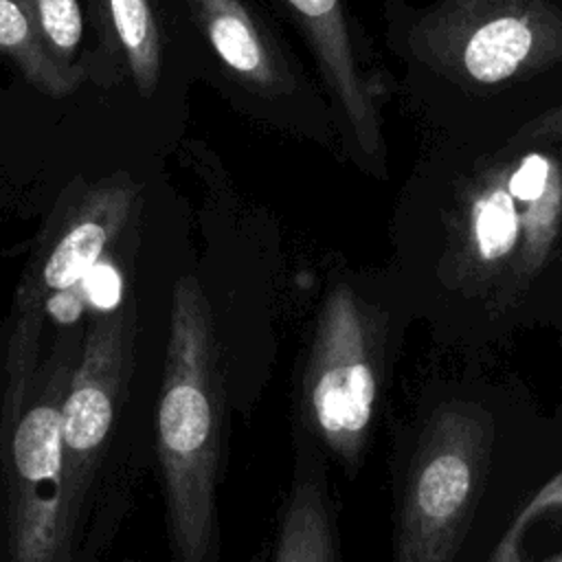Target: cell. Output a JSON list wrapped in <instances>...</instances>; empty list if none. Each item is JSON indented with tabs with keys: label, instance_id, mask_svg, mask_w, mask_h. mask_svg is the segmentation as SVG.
Wrapping results in <instances>:
<instances>
[{
	"label": "cell",
	"instance_id": "cell-14",
	"mask_svg": "<svg viewBox=\"0 0 562 562\" xmlns=\"http://www.w3.org/2000/svg\"><path fill=\"white\" fill-rule=\"evenodd\" d=\"M134 83L149 97L160 77V37L147 0H108Z\"/></svg>",
	"mask_w": 562,
	"mask_h": 562
},
{
	"label": "cell",
	"instance_id": "cell-3",
	"mask_svg": "<svg viewBox=\"0 0 562 562\" xmlns=\"http://www.w3.org/2000/svg\"><path fill=\"white\" fill-rule=\"evenodd\" d=\"M226 430V362L202 281L171 288L154 408V457L173 562H217V485Z\"/></svg>",
	"mask_w": 562,
	"mask_h": 562
},
{
	"label": "cell",
	"instance_id": "cell-4",
	"mask_svg": "<svg viewBox=\"0 0 562 562\" xmlns=\"http://www.w3.org/2000/svg\"><path fill=\"white\" fill-rule=\"evenodd\" d=\"M138 200L127 178L88 187L40 237L11 310L37 316L44 331L86 329L138 288L125 235Z\"/></svg>",
	"mask_w": 562,
	"mask_h": 562
},
{
	"label": "cell",
	"instance_id": "cell-16",
	"mask_svg": "<svg viewBox=\"0 0 562 562\" xmlns=\"http://www.w3.org/2000/svg\"><path fill=\"white\" fill-rule=\"evenodd\" d=\"M562 140V101L536 119L527 121L514 136V143H553Z\"/></svg>",
	"mask_w": 562,
	"mask_h": 562
},
{
	"label": "cell",
	"instance_id": "cell-10",
	"mask_svg": "<svg viewBox=\"0 0 562 562\" xmlns=\"http://www.w3.org/2000/svg\"><path fill=\"white\" fill-rule=\"evenodd\" d=\"M220 61L250 90L266 97L294 86L288 64L257 15L241 0H187Z\"/></svg>",
	"mask_w": 562,
	"mask_h": 562
},
{
	"label": "cell",
	"instance_id": "cell-11",
	"mask_svg": "<svg viewBox=\"0 0 562 562\" xmlns=\"http://www.w3.org/2000/svg\"><path fill=\"white\" fill-rule=\"evenodd\" d=\"M270 562H338L327 487L310 472L288 496Z\"/></svg>",
	"mask_w": 562,
	"mask_h": 562
},
{
	"label": "cell",
	"instance_id": "cell-15",
	"mask_svg": "<svg viewBox=\"0 0 562 562\" xmlns=\"http://www.w3.org/2000/svg\"><path fill=\"white\" fill-rule=\"evenodd\" d=\"M37 29L50 53L68 64L83 33V18L77 0H29Z\"/></svg>",
	"mask_w": 562,
	"mask_h": 562
},
{
	"label": "cell",
	"instance_id": "cell-12",
	"mask_svg": "<svg viewBox=\"0 0 562 562\" xmlns=\"http://www.w3.org/2000/svg\"><path fill=\"white\" fill-rule=\"evenodd\" d=\"M0 53L48 97H66L77 88V72L46 46L29 0H0Z\"/></svg>",
	"mask_w": 562,
	"mask_h": 562
},
{
	"label": "cell",
	"instance_id": "cell-7",
	"mask_svg": "<svg viewBox=\"0 0 562 562\" xmlns=\"http://www.w3.org/2000/svg\"><path fill=\"white\" fill-rule=\"evenodd\" d=\"M384 318L349 283L321 303L303 371V415L310 430L342 463L356 468L380 402Z\"/></svg>",
	"mask_w": 562,
	"mask_h": 562
},
{
	"label": "cell",
	"instance_id": "cell-6",
	"mask_svg": "<svg viewBox=\"0 0 562 562\" xmlns=\"http://www.w3.org/2000/svg\"><path fill=\"white\" fill-rule=\"evenodd\" d=\"M494 422L474 402H446L417 439L393 533V562H452L485 490Z\"/></svg>",
	"mask_w": 562,
	"mask_h": 562
},
{
	"label": "cell",
	"instance_id": "cell-9",
	"mask_svg": "<svg viewBox=\"0 0 562 562\" xmlns=\"http://www.w3.org/2000/svg\"><path fill=\"white\" fill-rule=\"evenodd\" d=\"M305 35L321 75L349 125L358 147L369 158L382 156L380 88L353 37L345 0H283Z\"/></svg>",
	"mask_w": 562,
	"mask_h": 562
},
{
	"label": "cell",
	"instance_id": "cell-2",
	"mask_svg": "<svg viewBox=\"0 0 562 562\" xmlns=\"http://www.w3.org/2000/svg\"><path fill=\"white\" fill-rule=\"evenodd\" d=\"M83 336L11 307L0 323V562H75L61 413Z\"/></svg>",
	"mask_w": 562,
	"mask_h": 562
},
{
	"label": "cell",
	"instance_id": "cell-13",
	"mask_svg": "<svg viewBox=\"0 0 562 562\" xmlns=\"http://www.w3.org/2000/svg\"><path fill=\"white\" fill-rule=\"evenodd\" d=\"M487 562H562V472L516 514Z\"/></svg>",
	"mask_w": 562,
	"mask_h": 562
},
{
	"label": "cell",
	"instance_id": "cell-8",
	"mask_svg": "<svg viewBox=\"0 0 562 562\" xmlns=\"http://www.w3.org/2000/svg\"><path fill=\"white\" fill-rule=\"evenodd\" d=\"M415 50L457 83L490 88L562 61V7L551 0H443L413 31Z\"/></svg>",
	"mask_w": 562,
	"mask_h": 562
},
{
	"label": "cell",
	"instance_id": "cell-1",
	"mask_svg": "<svg viewBox=\"0 0 562 562\" xmlns=\"http://www.w3.org/2000/svg\"><path fill=\"white\" fill-rule=\"evenodd\" d=\"M138 288L83 336L61 413L66 516L75 562H101L149 465Z\"/></svg>",
	"mask_w": 562,
	"mask_h": 562
},
{
	"label": "cell",
	"instance_id": "cell-5",
	"mask_svg": "<svg viewBox=\"0 0 562 562\" xmlns=\"http://www.w3.org/2000/svg\"><path fill=\"white\" fill-rule=\"evenodd\" d=\"M562 231V162L525 149L496 160L465 184L452 231L457 274L498 299L544 270Z\"/></svg>",
	"mask_w": 562,
	"mask_h": 562
},
{
	"label": "cell",
	"instance_id": "cell-17",
	"mask_svg": "<svg viewBox=\"0 0 562 562\" xmlns=\"http://www.w3.org/2000/svg\"><path fill=\"white\" fill-rule=\"evenodd\" d=\"M119 562H138V560H134V558H123V560H119Z\"/></svg>",
	"mask_w": 562,
	"mask_h": 562
}]
</instances>
